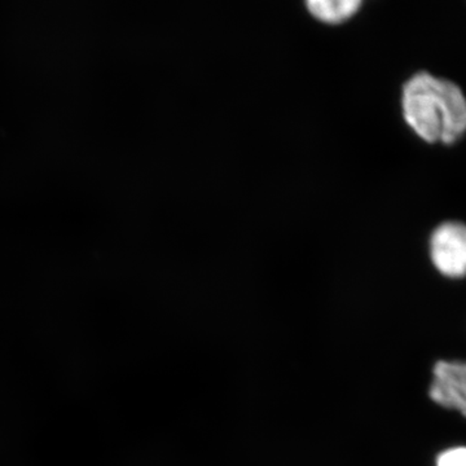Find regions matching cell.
I'll use <instances>...</instances> for the list:
<instances>
[{"label": "cell", "instance_id": "1", "mask_svg": "<svg viewBox=\"0 0 466 466\" xmlns=\"http://www.w3.org/2000/svg\"><path fill=\"white\" fill-rule=\"evenodd\" d=\"M407 124L429 143H455L466 128V101L461 88L428 72L410 76L403 87Z\"/></svg>", "mask_w": 466, "mask_h": 466}, {"label": "cell", "instance_id": "2", "mask_svg": "<svg viewBox=\"0 0 466 466\" xmlns=\"http://www.w3.org/2000/svg\"><path fill=\"white\" fill-rule=\"evenodd\" d=\"M431 257L435 268L451 279L464 276L466 269V231L458 222L443 223L431 238Z\"/></svg>", "mask_w": 466, "mask_h": 466}, {"label": "cell", "instance_id": "5", "mask_svg": "<svg viewBox=\"0 0 466 466\" xmlns=\"http://www.w3.org/2000/svg\"><path fill=\"white\" fill-rule=\"evenodd\" d=\"M437 466H466L464 447H453L438 455Z\"/></svg>", "mask_w": 466, "mask_h": 466}, {"label": "cell", "instance_id": "3", "mask_svg": "<svg viewBox=\"0 0 466 466\" xmlns=\"http://www.w3.org/2000/svg\"><path fill=\"white\" fill-rule=\"evenodd\" d=\"M429 397L438 406L459 410L465 415L466 370L462 361L440 360L435 363Z\"/></svg>", "mask_w": 466, "mask_h": 466}, {"label": "cell", "instance_id": "4", "mask_svg": "<svg viewBox=\"0 0 466 466\" xmlns=\"http://www.w3.org/2000/svg\"><path fill=\"white\" fill-rule=\"evenodd\" d=\"M360 0H309V12L325 23H339L351 17L360 7Z\"/></svg>", "mask_w": 466, "mask_h": 466}]
</instances>
